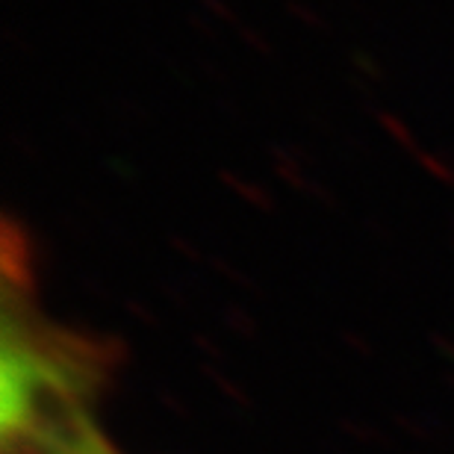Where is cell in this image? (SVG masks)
I'll return each mask as SVG.
<instances>
[{
    "label": "cell",
    "mask_w": 454,
    "mask_h": 454,
    "mask_svg": "<svg viewBox=\"0 0 454 454\" xmlns=\"http://www.w3.org/2000/svg\"><path fill=\"white\" fill-rule=\"evenodd\" d=\"M86 454H110V449H106L104 442H98V446H95V449H89Z\"/></svg>",
    "instance_id": "cell-2"
},
{
    "label": "cell",
    "mask_w": 454,
    "mask_h": 454,
    "mask_svg": "<svg viewBox=\"0 0 454 454\" xmlns=\"http://www.w3.org/2000/svg\"><path fill=\"white\" fill-rule=\"evenodd\" d=\"M92 345L57 331L33 307L30 289L4 295V440L21 451L86 454L98 440L89 395L98 384Z\"/></svg>",
    "instance_id": "cell-1"
}]
</instances>
